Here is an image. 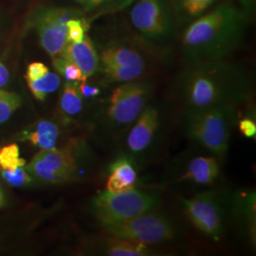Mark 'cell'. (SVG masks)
Here are the masks:
<instances>
[{
	"mask_svg": "<svg viewBox=\"0 0 256 256\" xmlns=\"http://www.w3.org/2000/svg\"><path fill=\"white\" fill-rule=\"evenodd\" d=\"M220 174V167L214 156H194L187 164L182 180L198 185H209L214 182Z\"/></svg>",
	"mask_w": 256,
	"mask_h": 256,
	"instance_id": "9a60e30c",
	"label": "cell"
},
{
	"mask_svg": "<svg viewBox=\"0 0 256 256\" xmlns=\"http://www.w3.org/2000/svg\"><path fill=\"white\" fill-rule=\"evenodd\" d=\"M84 18L79 10L70 8H38L32 16L30 24L36 28L40 45L52 59L61 55L68 43L66 22Z\"/></svg>",
	"mask_w": 256,
	"mask_h": 256,
	"instance_id": "9c48e42d",
	"label": "cell"
},
{
	"mask_svg": "<svg viewBox=\"0 0 256 256\" xmlns=\"http://www.w3.org/2000/svg\"><path fill=\"white\" fill-rule=\"evenodd\" d=\"M76 2H78L79 4H81V5H84V3L86 2V0H75Z\"/></svg>",
	"mask_w": 256,
	"mask_h": 256,
	"instance_id": "e575fe53",
	"label": "cell"
},
{
	"mask_svg": "<svg viewBox=\"0 0 256 256\" xmlns=\"http://www.w3.org/2000/svg\"><path fill=\"white\" fill-rule=\"evenodd\" d=\"M90 28V22L84 18H72L66 22V37L68 42L77 43L81 42L84 37L86 36V32Z\"/></svg>",
	"mask_w": 256,
	"mask_h": 256,
	"instance_id": "4316f807",
	"label": "cell"
},
{
	"mask_svg": "<svg viewBox=\"0 0 256 256\" xmlns=\"http://www.w3.org/2000/svg\"><path fill=\"white\" fill-rule=\"evenodd\" d=\"M48 66L40 63V62H34L28 64L27 70V75L26 80H37L48 72Z\"/></svg>",
	"mask_w": 256,
	"mask_h": 256,
	"instance_id": "f546056e",
	"label": "cell"
},
{
	"mask_svg": "<svg viewBox=\"0 0 256 256\" xmlns=\"http://www.w3.org/2000/svg\"><path fill=\"white\" fill-rule=\"evenodd\" d=\"M252 19L232 2L216 3L183 28L180 43L186 63L227 59L242 45Z\"/></svg>",
	"mask_w": 256,
	"mask_h": 256,
	"instance_id": "7a4b0ae2",
	"label": "cell"
},
{
	"mask_svg": "<svg viewBox=\"0 0 256 256\" xmlns=\"http://www.w3.org/2000/svg\"><path fill=\"white\" fill-rule=\"evenodd\" d=\"M104 230L110 236L146 246L172 241L178 234V229L174 220L156 210L110 225Z\"/></svg>",
	"mask_w": 256,
	"mask_h": 256,
	"instance_id": "8992f818",
	"label": "cell"
},
{
	"mask_svg": "<svg viewBox=\"0 0 256 256\" xmlns=\"http://www.w3.org/2000/svg\"><path fill=\"white\" fill-rule=\"evenodd\" d=\"M238 129L241 134L247 138H256V120L252 117H244L238 120Z\"/></svg>",
	"mask_w": 256,
	"mask_h": 256,
	"instance_id": "f1b7e54d",
	"label": "cell"
},
{
	"mask_svg": "<svg viewBox=\"0 0 256 256\" xmlns=\"http://www.w3.org/2000/svg\"><path fill=\"white\" fill-rule=\"evenodd\" d=\"M176 28H185L220 0H168Z\"/></svg>",
	"mask_w": 256,
	"mask_h": 256,
	"instance_id": "2e32d148",
	"label": "cell"
},
{
	"mask_svg": "<svg viewBox=\"0 0 256 256\" xmlns=\"http://www.w3.org/2000/svg\"><path fill=\"white\" fill-rule=\"evenodd\" d=\"M238 108L221 106L184 111L186 135L212 155L223 158L229 149L232 129L238 124Z\"/></svg>",
	"mask_w": 256,
	"mask_h": 256,
	"instance_id": "3957f363",
	"label": "cell"
},
{
	"mask_svg": "<svg viewBox=\"0 0 256 256\" xmlns=\"http://www.w3.org/2000/svg\"><path fill=\"white\" fill-rule=\"evenodd\" d=\"M184 111L221 106H239L250 100L252 84L247 72L225 60L188 63L174 82Z\"/></svg>",
	"mask_w": 256,
	"mask_h": 256,
	"instance_id": "6da1fadb",
	"label": "cell"
},
{
	"mask_svg": "<svg viewBox=\"0 0 256 256\" xmlns=\"http://www.w3.org/2000/svg\"><path fill=\"white\" fill-rule=\"evenodd\" d=\"M28 86L32 95L39 101L45 100L46 95L54 92L61 84L59 75L48 72L43 77L37 80H27Z\"/></svg>",
	"mask_w": 256,
	"mask_h": 256,
	"instance_id": "603a6c76",
	"label": "cell"
},
{
	"mask_svg": "<svg viewBox=\"0 0 256 256\" xmlns=\"http://www.w3.org/2000/svg\"><path fill=\"white\" fill-rule=\"evenodd\" d=\"M68 61L76 64L86 78H88L98 70L100 59L92 39L88 36L81 42H68L61 55Z\"/></svg>",
	"mask_w": 256,
	"mask_h": 256,
	"instance_id": "7c38bea8",
	"label": "cell"
},
{
	"mask_svg": "<svg viewBox=\"0 0 256 256\" xmlns=\"http://www.w3.org/2000/svg\"><path fill=\"white\" fill-rule=\"evenodd\" d=\"M20 104L21 99L18 94L0 90V124L9 119Z\"/></svg>",
	"mask_w": 256,
	"mask_h": 256,
	"instance_id": "484cf974",
	"label": "cell"
},
{
	"mask_svg": "<svg viewBox=\"0 0 256 256\" xmlns=\"http://www.w3.org/2000/svg\"><path fill=\"white\" fill-rule=\"evenodd\" d=\"M102 66H119L146 70V60L135 48L117 41L110 42L102 50L99 56Z\"/></svg>",
	"mask_w": 256,
	"mask_h": 256,
	"instance_id": "4fadbf2b",
	"label": "cell"
},
{
	"mask_svg": "<svg viewBox=\"0 0 256 256\" xmlns=\"http://www.w3.org/2000/svg\"><path fill=\"white\" fill-rule=\"evenodd\" d=\"M102 252L108 256H156L149 246L108 234L102 243Z\"/></svg>",
	"mask_w": 256,
	"mask_h": 256,
	"instance_id": "e0dca14e",
	"label": "cell"
},
{
	"mask_svg": "<svg viewBox=\"0 0 256 256\" xmlns=\"http://www.w3.org/2000/svg\"><path fill=\"white\" fill-rule=\"evenodd\" d=\"M78 88H79V92L81 93L82 98H86V99L96 97L101 93V90L99 88L90 86V84H86V81L79 82Z\"/></svg>",
	"mask_w": 256,
	"mask_h": 256,
	"instance_id": "4dcf8cb0",
	"label": "cell"
},
{
	"mask_svg": "<svg viewBox=\"0 0 256 256\" xmlns=\"http://www.w3.org/2000/svg\"><path fill=\"white\" fill-rule=\"evenodd\" d=\"M9 81V72L5 64L0 62V88L4 86Z\"/></svg>",
	"mask_w": 256,
	"mask_h": 256,
	"instance_id": "d6a6232c",
	"label": "cell"
},
{
	"mask_svg": "<svg viewBox=\"0 0 256 256\" xmlns=\"http://www.w3.org/2000/svg\"><path fill=\"white\" fill-rule=\"evenodd\" d=\"M25 160L19 156V148L12 144L0 149V170H12L25 165Z\"/></svg>",
	"mask_w": 256,
	"mask_h": 256,
	"instance_id": "d4e9b609",
	"label": "cell"
},
{
	"mask_svg": "<svg viewBox=\"0 0 256 256\" xmlns=\"http://www.w3.org/2000/svg\"><path fill=\"white\" fill-rule=\"evenodd\" d=\"M55 70L68 82H81L86 81L81 70L74 63L68 61L62 56H57L52 59Z\"/></svg>",
	"mask_w": 256,
	"mask_h": 256,
	"instance_id": "cb8c5ba5",
	"label": "cell"
},
{
	"mask_svg": "<svg viewBox=\"0 0 256 256\" xmlns=\"http://www.w3.org/2000/svg\"><path fill=\"white\" fill-rule=\"evenodd\" d=\"M26 171L46 183H63L74 176L76 164L68 151L57 148L41 149L27 165Z\"/></svg>",
	"mask_w": 256,
	"mask_h": 256,
	"instance_id": "30bf717a",
	"label": "cell"
},
{
	"mask_svg": "<svg viewBox=\"0 0 256 256\" xmlns=\"http://www.w3.org/2000/svg\"><path fill=\"white\" fill-rule=\"evenodd\" d=\"M1 174L7 182L16 187L25 186L32 182L30 176L28 174L26 170L22 169V167L12 170H1Z\"/></svg>",
	"mask_w": 256,
	"mask_h": 256,
	"instance_id": "83f0119b",
	"label": "cell"
},
{
	"mask_svg": "<svg viewBox=\"0 0 256 256\" xmlns=\"http://www.w3.org/2000/svg\"><path fill=\"white\" fill-rule=\"evenodd\" d=\"M238 5L246 10L248 14L252 16H254L256 12V0H236Z\"/></svg>",
	"mask_w": 256,
	"mask_h": 256,
	"instance_id": "1f68e13d",
	"label": "cell"
},
{
	"mask_svg": "<svg viewBox=\"0 0 256 256\" xmlns=\"http://www.w3.org/2000/svg\"><path fill=\"white\" fill-rule=\"evenodd\" d=\"M59 135L57 126L50 120H41L37 124L34 132L30 133L27 138L36 146L44 150L56 148V142Z\"/></svg>",
	"mask_w": 256,
	"mask_h": 256,
	"instance_id": "d6986e66",
	"label": "cell"
},
{
	"mask_svg": "<svg viewBox=\"0 0 256 256\" xmlns=\"http://www.w3.org/2000/svg\"><path fill=\"white\" fill-rule=\"evenodd\" d=\"M3 200H4V198H3V194H2V192H1V189H0V207H1L2 203H3Z\"/></svg>",
	"mask_w": 256,
	"mask_h": 256,
	"instance_id": "836d02e7",
	"label": "cell"
},
{
	"mask_svg": "<svg viewBox=\"0 0 256 256\" xmlns=\"http://www.w3.org/2000/svg\"><path fill=\"white\" fill-rule=\"evenodd\" d=\"M137 182V170L130 158L124 156L110 165L106 182L108 192H128L135 189Z\"/></svg>",
	"mask_w": 256,
	"mask_h": 256,
	"instance_id": "5bb4252c",
	"label": "cell"
},
{
	"mask_svg": "<svg viewBox=\"0 0 256 256\" xmlns=\"http://www.w3.org/2000/svg\"><path fill=\"white\" fill-rule=\"evenodd\" d=\"M102 70L106 82L111 84H122L136 81L146 72V70L140 68L119 66H102Z\"/></svg>",
	"mask_w": 256,
	"mask_h": 256,
	"instance_id": "7402d4cb",
	"label": "cell"
},
{
	"mask_svg": "<svg viewBox=\"0 0 256 256\" xmlns=\"http://www.w3.org/2000/svg\"><path fill=\"white\" fill-rule=\"evenodd\" d=\"M153 86L146 82H122L110 95L106 106V124L113 131H124L148 104Z\"/></svg>",
	"mask_w": 256,
	"mask_h": 256,
	"instance_id": "ba28073f",
	"label": "cell"
},
{
	"mask_svg": "<svg viewBox=\"0 0 256 256\" xmlns=\"http://www.w3.org/2000/svg\"><path fill=\"white\" fill-rule=\"evenodd\" d=\"M229 198L212 190L196 194L190 198H182L183 210L192 226L205 236L214 241L222 238L227 220Z\"/></svg>",
	"mask_w": 256,
	"mask_h": 256,
	"instance_id": "52a82bcc",
	"label": "cell"
},
{
	"mask_svg": "<svg viewBox=\"0 0 256 256\" xmlns=\"http://www.w3.org/2000/svg\"><path fill=\"white\" fill-rule=\"evenodd\" d=\"M160 196L137 187L128 192L99 194L92 200V212L102 228L156 210Z\"/></svg>",
	"mask_w": 256,
	"mask_h": 256,
	"instance_id": "277c9868",
	"label": "cell"
},
{
	"mask_svg": "<svg viewBox=\"0 0 256 256\" xmlns=\"http://www.w3.org/2000/svg\"><path fill=\"white\" fill-rule=\"evenodd\" d=\"M130 19L148 46L164 50L172 44L176 26L168 0H136L132 5Z\"/></svg>",
	"mask_w": 256,
	"mask_h": 256,
	"instance_id": "5b68a950",
	"label": "cell"
},
{
	"mask_svg": "<svg viewBox=\"0 0 256 256\" xmlns=\"http://www.w3.org/2000/svg\"><path fill=\"white\" fill-rule=\"evenodd\" d=\"M79 82H68L64 84L60 99L61 110L68 116H75L82 108V97L78 88Z\"/></svg>",
	"mask_w": 256,
	"mask_h": 256,
	"instance_id": "ffe728a7",
	"label": "cell"
},
{
	"mask_svg": "<svg viewBox=\"0 0 256 256\" xmlns=\"http://www.w3.org/2000/svg\"><path fill=\"white\" fill-rule=\"evenodd\" d=\"M136 0H86L84 12L94 16H104L128 9Z\"/></svg>",
	"mask_w": 256,
	"mask_h": 256,
	"instance_id": "44dd1931",
	"label": "cell"
},
{
	"mask_svg": "<svg viewBox=\"0 0 256 256\" xmlns=\"http://www.w3.org/2000/svg\"><path fill=\"white\" fill-rule=\"evenodd\" d=\"M162 124L160 110L154 106L147 104L134 124L129 128L126 138V156L132 160L146 155L153 146Z\"/></svg>",
	"mask_w": 256,
	"mask_h": 256,
	"instance_id": "8fae6325",
	"label": "cell"
},
{
	"mask_svg": "<svg viewBox=\"0 0 256 256\" xmlns=\"http://www.w3.org/2000/svg\"><path fill=\"white\" fill-rule=\"evenodd\" d=\"M234 214L245 220L250 234L256 230V192H239L230 198Z\"/></svg>",
	"mask_w": 256,
	"mask_h": 256,
	"instance_id": "ac0fdd59",
	"label": "cell"
}]
</instances>
